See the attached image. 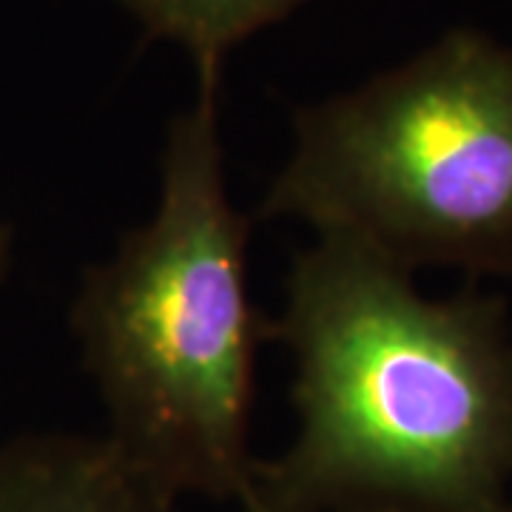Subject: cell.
Masks as SVG:
<instances>
[{
	"instance_id": "4",
	"label": "cell",
	"mask_w": 512,
	"mask_h": 512,
	"mask_svg": "<svg viewBox=\"0 0 512 512\" xmlns=\"http://www.w3.org/2000/svg\"><path fill=\"white\" fill-rule=\"evenodd\" d=\"M0 512H177L109 439L40 433L0 444Z\"/></svg>"
},
{
	"instance_id": "2",
	"label": "cell",
	"mask_w": 512,
	"mask_h": 512,
	"mask_svg": "<svg viewBox=\"0 0 512 512\" xmlns=\"http://www.w3.org/2000/svg\"><path fill=\"white\" fill-rule=\"evenodd\" d=\"M248 220L231 205L220 89L174 114L154 217L83 276L72 325L109 416V444L160 493L242 507L256 353L271 339L248 293Z\"/></svg>"
},
{
	"instance_id": "3",
	"label": "cell",
	"mask_w": 512,
	"mask_h": 512,
	"mask_svg": "<svg viewBox=\"0 0 512 512\" xmlns=\"http://www.w3.org/2000/svg\"><path fill=\"white\" fill-rule=\"evenodd\" d=\"M407 271L512 279V46L450 29L367 83L293 114L256 208Z\"/></svg>"
},
{
	"instance_id": "6",
	"label": "cell",
	"mask_w": 512,
	"mask_h": 512,
	"mask_svg": "<svg viewBox=\"0 0 512 512\" xmlns=\"http://www.w3.org/2000/svg\"><path fill=\"white\" fill-rule=\"evenodd\" d=\"M239 512H399L379 507H305V504H271V501H248Z\"/></svg>"
},
{
	"instance_id": "8",
	"label": "cell",
	"mask_w": 512,
	"mask_h": 512,
	"mask_svg": "<svg viewBox=\"0 0 512 512\" xmlns=\"http://www.w3.org/2000/svg\"><path fill=\"white\" fill-rule=\"evenodd\" d=\"M498 512H512V501H510V504H507V507H501V510H498Z\"/></svg>"
},
{
	"instance_id": "7",
	"label": "cell",
	"mask_w": 512,
	"mask_h": 512,
	"mask_svg": "<svg viewBox=\"0 0 512 512\" xmlns=\"http://www.w3.org/2000/svg\"><path fill=\"white\" fill-rule=\"evenodd\" d=\"M9 256H12V234H9V228L0 225V282L9 271Z\"/></svg>"
},
{
	"instance_id": "5",
	"label": "cell",
	"mask_w": 512,
	"mask_h": 512,
	"mask_svg": "<svg viewBox=\"0 0 512 512\" xmlns=\"http://www.w3.org/2000/svg\"><path fill=\"white\" fill-rule=\"evenodd\" d=\"M148 40L183 46L197 86L220 89L228 55L256 32L291 18L308 0H117Z\"/></svg>"
},
{
	"instance_id": "9",
	"label": "cell",
	"mask_w": 512,
	"mask_h": 512,
	"mask_svg": "<svg viewBox=\"0 0 512 512\" xmlns=\"http://www.w3.org/2000/svg\"><path fill=\"white\" fill-rule=\"evenodd\" d=\"M510 501H512V498H510Z\"/></svg>"
},
{
	"instance_id": "1",
	"label": "cell",
	"mask_w": 512,
	"mask_h": 512,
	"mask_svg": "<svg viewBox=\"0 0 512 512\" xmlns=\"http://www.w3.org/2000/svg\"><path fill=\"white\" fill-rule=\"evenodd\" d=\"M271 339L293 353L296 436L248 501L498 512L512 498V328L498 296L430 299L342 237L296 256ZM245 501V504H248Z\"/></svg>"
}]
</instances>
